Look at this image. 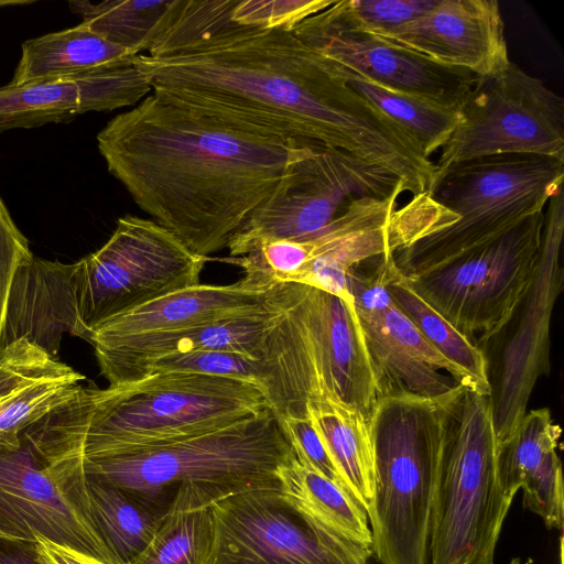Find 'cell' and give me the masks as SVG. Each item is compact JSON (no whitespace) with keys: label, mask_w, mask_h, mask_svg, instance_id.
I'll return each mask as SVG.
<instances>
[{"label":"cell","mask_w":564,"mask_h":564,"mask_svg":"<svg viewBox=\"0 0 564 564\" xmlns=\"http://www.w3.org/2000/svg\"><path fill=\"white\" fill-rule=\"evenodd\" d=\"M232 0H171L138 65L159 89L243 130L319 142L399 178L411 197L435 166L293 31L241 25Z\"/></svg>","instance_id":"6da1fadb"},{"label":"cell","mask_w":564,"mask_h":564,"mask_svg":"<svg viewBox=\"0 0 564 564\" xmlns=\"http://www.w3.org/2000/svg\"><path fill=\"white\" fill-rule=\"evenodd\" d=\"M96 139L135 205L203 258L227 248L306 141L230 126L159 89Z\"/></svg>","instance_id":"7a4b0ae2"},{"label":"cell","mask_w":564,"mask_h":564,"mask_svg":"<svg viewBox=\"0 0 564 564\" xmlns=\"http://www.w3.org/2000/svg\"><path fill=\"white\" fill-rule=\"evenodd\" d=\"M275 313L260 357L259 386L279 420L306 419L330 400L368 419L380 397L352 299L296 282L265 293Z\"/></svg>","instance_id":"3957f363"},{"label":"cell","mask_w":564,"mask_h":564,"mask_svg":"<svg viewBox=\"0 0 564 564\" xmlns=\"http://www.w3.org/2000/svg\"><path fill=\"white\" fill-rule=\"evenodd\" d=\"M466 387L440 397L391 392L369 416L373 498L367 511L380 564H430L432 509L442 451Z\"/></svg>","instance_id":"277c9868"},{"label":"cell","mask_w":564,"mask_h":564,"mask_svg":"<svg viewBox=\"0 0 564 564\" xmlns=\"http://www.w3.org/2000/svg\"><path fill=\"white\" fill-rule=\"evenodd\" d=\"M563 181V161L531 154L475 158L447 166L426 191L434 226L392 254L398 271L405 278L424 274L497 241L544 212Z\"/></svg>","instance_id":"5b68a950"},{"label":"cell","mask_w":564,"mask_h":564,"mask_svg":"<svg viewBox=\"0 0 564 564\" xmlns=\"http://www.w3.org/2000/svg\"><path fill=\"white\" fill-rule=\"evenodd\" d=\"M294 457L268 406L227 427L153 447L84 459L83 469L166 512L183 487L217 501L253 489H281V469Z\"/></svg>","instance_id":"8992f818"},{"label":"cell","mask_w":564,"mask_h":564,"mask_svg":"<svg viewBox=\"0 0 564 564\" xmlns=\"http://www.w3.org/2000/svg\"><path fill=\"white\" fill-rule=\"evenodd\" d=\"M268 408L254 382L198 373H153L96 389L82 459L143 449L227 427Z\"/></svg>","instance_id":"52a82bcc"},{"label":"cell","mask_w":564,"mask_h":564,"mask_svg":"<svg viewBox=\"0 0 564 564\" xmlns=\"http://www.w3.org/2000/svg\"><path fill=\"white\" fill-rule=\"evenodd\" d=\"M512 500L498 474L490 398L466 388L454 409L440 460L430 564H494Z\"/></svg>","instance_id":"ba28073f"},{"label":"cell","mask_w":564,"mask_h":564,"mask_svg":"<svg viewBox=\"0 0 564 564\" xmlns=\"http://www.w3.org/2000/svg\"><path fill=\"white\" fill-rule=\"evenodd\" d=\"M403 194L391 173L352 154L304 141L273 193L231 236L230 257H242L272 239H307L337 218L352 202Z\"/></svg>","instance_id":"9c48e42d"},{"label":"cell","mask_w":564,"mask_h":564,"mask_svg":"<svg viewBox=\"0 0 564 564\" xmlns=\"http://www.w3.org/2000/svg\"><path fill=\"white\" fill-rule=\"evenodd\" d=\"M206 260L152 219L118 218L109 239L75 262L79 337L113 316L199 284Z\"/></svg>","instance_id":"30bf717a"},{"label":"cell","mask_w":564,"mask_h":564,"mask_svg":"<svg viewBox=\"0 0 564 564\" xmlns=\"http://www.w3.org/2000/svg\"><path fill=\"white\" fill-rule=\"evenodd\" d=\"M543 224L544 212L451 264L406 280L469 340L478 335V341L485 343L507 327L530 289Z\"/></svg>","instance_id":"8fae6325"},{"label":"cell","mask_w":564,"mask_h":564,"mask_svg":"<svg viewBox=\"0 0 564 564\" xmlns=\"http://www.w3.org/2000/svg\"><path fill=\"white\" fill-rule=\"evenodd\" d=\"M531 154L564 162V101L514 63L478 77L453 133L434 162V176L469 159Z\"/></svg>","instance_id":"7c38bea8"},{"label":"cell","mask_w":564,"mask_h":564,"mask_svg":"<svg viewBox=\"0 0 564 564\" xmlns=\"http://www.w3.org/2000/svg\"><path fill=\"white\" fill-rule=\"evenodd\" d=\"M373 557L372 547L329 530L281 489H253L213 505L203 564H371Z\"/></svg>","instance_id":"4fadbf2b"},{"label":"cell","mask_w":564,"mask_h":564,"mask_svg":"<svg viewBox=\"0 0 564 564\" xmlns=\"http://www.w3.org/2000/svg\"><path fill=\"white\" fill-rule=\"evenodd\" d=\"M0 534L44 539L111 564L89 519L83 460H48L22 431L0 443Z\"/></svg>","instance_id":"5bb4252c"},{"label":"cell","mask_w":564,"mask_h":564,"mask_svg":"<svg viewBox=\"0 0 564 564\" xmlns=\"http://www.w3.org/2000/svg\"><path fill=\"white\" fill-rule=\"evenodd\" d=\"M564 237V192L553 195L544 209L540 257L533 281L508 325L490 403L497 444L506 440L528 411L538 380L547 376L550 327L555 302L563 291L561 263Z\"/></svg>","instance_id":"9a60e30c"},{"label":"cell","mask_w":564,"mask_h":564,"mask_svg":"<svg viewBox=\"0 0 564 564\" xmlns=\"http://www.w3.org/2000/svg\"><path fill=\"white\" fill-rule=\"evenodd\" d=\"M392 254L367 260L348 276L380 395L411 392L440 397L457 384L470 390L467 375L440 354L387 291Z\"/></svg>","instance_id":"2e32d148"},{"label":"cell","mask_w":564,"mask_h":564,"mask_svg":"<svg viewBox=\"0 0 564 564\" xmlns=\"http://www.w3.org/2000/svg\"><path fill=\"white\" fill-rule=\"evenodd\" d=\"M336 1L292 31L319 54L365 77L459 110L478 76L356 30L340 14Z\"/></svg>","instance_id":"e0dca14e"},{"label":"cell","mask_w":564,"mask_h":564,"mask_svg":"<svg viewBox=\"0 0 564 564\" xmlns=\"http://www.w3.org/2000/svg\"><path fill=\"white\" fill-rule=\"evenodd\" d=\"M367 34L478 77L497 75L511 63L496 0H437L410 22Z\"/></svg>","instance_id":"ac0fdd59"},{"label":"cell","mask_w":564,"mask_h":564,"mask_svg":"<svg viewBox=\"0 0 564 564\" xmlns=\"http://www.w3.org/2000/svg\"><path fill=\"white\" fill-rule=\"evenodd\" d=\"M275 313L252 315L184 329L91 341L100 375L109 386L140 380L153 361L197 350L232 351L260 359Z\"/></svg>","instance_id":"d6986e66"},{"label":"cell","mask_w":564,"mask_h":564,"mask_svg":"<svg viewBox=\"0 0 564 564\" xmlns=\"http://www.w3.org/2000/svg\"><path fill=\"white\" fill-rule=\"evenodd\" d=\"M561 429L547 408L527 411L514 431L497 444V467L505 494L523 492V506L549 529L563 527L564 490L557 453Z\"/></svg>","instance_id":"ffe728a7"},{"label":"cell","mask_w":564,"mask_h":564,"mask_svg":"<svg viewBox=\"0 0 564 564\" xmlns=\"http://www.w3.org/2000/svg\"><path fill=\"white\" fill-rule=\"evenodd\" d=\"M267 291L243 278L226 285L197 284L180 290L89 329L84 340H106L208 325L265 310Z\"/></svg>","instance_id":"44dd1931"},{"label":"cell","mask_w":564,"mask_h":564,"mask_svg":"<svg viewBox=\"0 0 564 564\" xmlns=\"http://www.w3.org/2000/svg\"><path fill=\"white\" fill-rule=\"evenodd\" d=\"M75 263L34 256L14 276L7 304L2 346L26 338L58 359L61 335L80 336Z\"/></svg>","instance_id":"7402d4cb"},{"label":"cell","mask_w":564,"mask_h":564,"mask_svg":"<svg viewBox=\"0 0 564 564\" xmlns=\"http://www.w3.org/2000/svg\"><path fill=\"white\" fill-rule=\"evenodd\" d=\"M139 54L89 30L73 28L26 40L10 85L73 79L100 69L135 63Z\"/></svg>","instance_id":"603a6c76"},{"label":"cell","mask_w":564,"mask_h":564,"mask_svg":"<svg viewBox=\"0 0 564 564\" xmlns=\"http://www.w3.org/2000/svg\"><path fill=\"white\" fill-rule=\"evenodd\" d=\"M84 487L89 519L110 563L129 564L151 541L166 512L85 470Z\"/></svg>","instance_id":"cb8c5ba5"},{"label":"cell","mask_w":564,"mask_h":564,"mask_svg":"<svg viewBox=\"0 0 564 564\" xmlns=\"http://www.w3.org/2000/svg\"><path fill=\"white\" fill-rule=\"evenodd\" d=\"M306 414L346 486L368 511L375 482L369 419L350 405L330 400L308 404Z\"/></svg>","instance_id":"d4e9b609"},{"label":"cell","mask_w":564,"mask_h":564,"mask_svg":"<svg viewBox=\"0 0 564 564\" xmlns=\"http://www.w3.org/2000/svg\"><path fill=\"white\" fill-rule=\"evenodd\" d=\"M213 497L180 488L154 535L129 564H203L213 541Z\"/></svg>","instance_id":"484cf974"},{"label":"cell","mask_w":564,"mask_h":564,"mask_svg":"<svg viewBox=\"0 0 564 564\" xmlns=\"http://www.w3.org/2000/svg\"><path fill=\"white\" fill-rule=\"evenodd\" d=\"M282 492L303 512L355 543L372 547L368 513L356 497L294 457L281 469Z\"/></svg>","instance_id":"4316f807"},{"label":"cell","mask_w":564,"mask_h":564,"mask_svg":"<svg viewBox=\"0 0 564 564\" xmlns=\"http://www.w3.org/2000/svg\"><path fill=\"white\" fill-rule=\"evenodd\" d=\"M329 59V58H328ZM335 73L356 93L400 126L423 154L442 149L459 119V110L405 94L332 61Z\"/></svg>","instance_id":"83f0119b"},{"label":"cell","mask_w":564,"mask_h":564,"mask_svg":"<svg viewBox=\"0 0 564 564\" xmlns=\"http://www.w3.org/2000/svg\"><path fill=\"white\" fill-rule=\"evenodd\" d=\"M386 286L394 303L427 341L467 375L470 390L490 397L489 364L484 350L414 292L406 278L398 271L393 258L389 262Z\"/></svg>","instance_id":"f1b7e54d"},{"label":"cell","mask_w":564,"mask_h":564,"mask_svg":"<svg viewBox=\"0 0 564 564\" xmlns=\"http://www.w3.org/2000/svg\"><path fill=\"white\" fill-rule=\"evenodd\" d=\"M171 0L69 1L82 23L106 40L135 54L147 52Z\"/></svg>","instance_id":"f546056e"},{"label":"cell","mask_w":564,"mask_h":564,"mask_svg":"<svg viewBox=\"0 0 564 564\" xmlns=\"http://www.w3.org/2000/svg\"><path fill=\"white\" fill-rule=\"evenodd\" d=\"M79 115L74 79L0 87V132L70 122Z\"/></svg>","instance_id":"4dcf8cb0"},{"label":"cell","mask_w":564,"mask_h":564,"mask_svg":"<svg viewBox=\"0 0 564 564\" xmlns=\"http://www.w3.org/2000/svg\"><path fill=\"white\" fill-rule=\"evenodd\" d=\"M84 379V375L73 369L30 383L2 399L0 443L15 441L24 427L74 398Z\"/></svg>","instance_id":"1f68e13d"},{"label":"cell","mask_w":564,"mask_h":564,"mask_svg":"<svg viewBox=\"0 0 564 564\" xmlns=\"http://www.w3.org/2000/svg\"><path fill=\"white\" fill-rule=\"evenodd\" d=\"M260 371L259 359L232 351L197 350L160 358L145 368L142 378L153 373L185 372L240 379L259 386Z\"/></svg>","instance_id":"d6a6232c"},{"label":"cell","mask_w":564,"mask_h":564,"mask_svg":"<svg viewBox=\"0 0 564 564\" xmlns=\"http://www.w3.org/2000/svg\"><path fill=\"white\" fill-rule=\"evenodd\" d=\"M437 0H337L345 20L364 33L384 32L410 22Z\"/></svg>","instance_id":"836d02e7"},{"label":"cell","mask_w":564,"mask_h":564,"mask_svg":"<svg viewBox=\"0 0 564 564\" xmlns=\"http://www.w3.org/2000/svg\"><path fill=\"white\" fill-rule=\"evenodd\" d=\"M334 2L335 0H232L230 18L241 25L292 31L302 21Z\"/></svg>","instance_id":"e575fe53"},{"label":"cell","mask_w":564,"mask_h":564,"mask_svg":"<svg viewBox=\"0 0 564 564\" xmlns=\"http://www.w3.org/2000/svg\"><path fill=\"white\" fill-rule=\"evenodd\" d=\"M70 370L34 343L17 339L10 357L0 367V401L30 383Z\"/></svg>","instance_id":"d590c367"},{"label":"cell","mask_w":564,"mask_h":564,"mask_svg":"<svg viewBox=\"0 0 564 564\" xmlns=\"http://www.w3.org/2000/svg\"><path fill=\"white\" fill-rule=\"evenodd\" d=\"M34 254L28 238L15 225L0 196V348L2 346L7 304L14 276L28 265Z\"/></svg>","instance_id":"8d00e7d4"},{"label":"cell","mask_w":564,"mask_h":564,"mask_svg":"<svg viewBox=\"0 0 564 564\" xmlns=\"http://www.w3.org/2000/svg\"><path fill=\"white\" fill-rule=\"evenodd\" d=\"M279 422L295 458L301 464L349 490L308 417L285 419Z\"/></svg>","instance_id":"74e56055"},{"label":"cell","mask_w":564,"mask_h":564,"mask_svg":"<svg viewBox=\"0 0 564 564\" xmlns=\"http://www.w3.org/2000/svg\"><path fill=\"white\" fill-rule=\"evenodd\" d=\"M0 564H44L39 558L36 541L0 534Z\"/></svg>","instance_id":"f35d334b"},{"label":"cell","mask_w":564,"mask_h":564,"mask_svg":"<svg viewBox=\"0 0 564 564\" xmlns=\"http://www.w3.org/2000/svg\"><path fill=\"white\" fill-rule=\"evenodd\" d=\"M36 549L39 558L44 564H105L90 556L44 539L36 540Z\"/></svg>","instance_id":"ab89813d"},{"label":"cell","mask_w":564,"mask_h":564,"mask_svg":"<svg viewBox=\"0 0 564 564\" xmlns=\"http://www.w3.org/2000/svg\"><path fill=\"white\" fill-rule=\"evenodd\" d=\"M14 341L8 345L4 349L0 348V367L8 360L12 350H13Z\"/></svg>","instance_id":"60d3db41"},{"label":"cell","mask_w":564,"mask_h":564,"mask_svg":"<svg viewBox=\"0 0 564 564\" xmlns=\"http://www.w3.org/2000/svg\"><path fill=\"white\" fill-rule=\"evenodd\" d=\"M564 544H563V535H561L560 538V554H558V557H560V564H564L563 562V557H564Z\"/></svg>","instance_id":"b9f144b4"},{"label":"cell","mask_w":564,"mask_h":564,"mask_svg":"<svg viewBox=\"0 0 564 564\" xmlns=\"http://www.w3.org/2000/svg\"><path fill=\"white\" fill-rule=\"evenodd\" d=\"M29 3L28 1H7V2H0V6H11V4H26Z\"/></svg>","instance_id":"7bdbcfd3"},{"label":"cell","mask_w":564,"mask_h":564,"mask_svg":"<svg viewBox=\"0 0 564 564\" xmlns=\"http://www.w3.org/2000/svg\"><path fill=\"white\" fill-rule=\"evenodd\" d=\"M509 564H521V560L519 557L512 558Z\"/></svg>","instance_id":"ee69618b"}]
</instances>
